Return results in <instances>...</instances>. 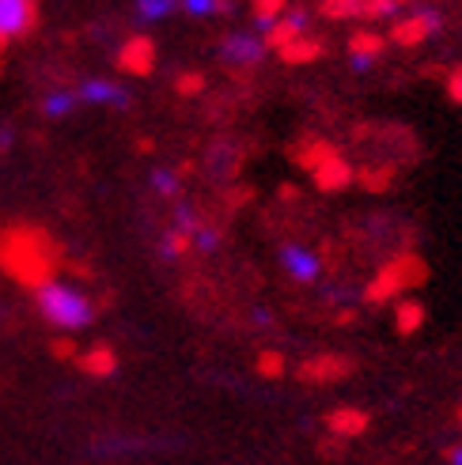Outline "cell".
<instances>
[{
    "mask_svg": "<svg viewBox=\"0 0 462 465\" xmlns=\"http://www.w3.org/2000/svg\"><path fill=\"white\" fill-rule=\"evenodd\" d=\"M227 54H236V57H258V45L254 42H227Z\"/></svg>",
    "mask_w": 462,
    "mask_h": 465,
    "instance_id": "23",
    "label": "cell"
},
{
    "mask_svg": "<svg viewBox=\"0 0 462 465\" xmlns=\"http://www.w3.org/2000/svg\"><path fill=\"white\" fill-rule=\"evenodd\" d=\"M296 38H304V19L299 15H281L276 23H269V31H266L269 50H285V45L296 42Z\"/></svg>",
    "mask_w": 462,
    "mask_h": 465,
    "instance_id": "8",
    "label": "cell"
},
{
    "mask_svg": "<svg viewBox=\"0 0 462 465\" xmlns=\"http://www.w3.org/2000/svg\"><path fill=\"white\" fill-rule=\"evenodd\" d=\"M152 185H156V193L175 197L178 193V171H156L152 174Z\"/></svg>",
    "mask_w": 462,
    "mask_h": 465,
    "instance_id": "22",
    "label": "cell"
},
{
    "mask_svg": "<svg viewBox=\"0 0 462 465\" xmlns=\"http://www.w3.org/2000/svg\"><path fill=\"white\" fill-rule=\"evenodd\" d=\"M276 197H281V201H296V197H299V190H296V185H292V182H285V185H281V190H276Z\"/></svg>",
    "mask_w": 462,
    "mask_h": 465,
    "instance_id": "28",
    "label": "cell"
},
{
    "mask_svg": "<svg viewBox=\"0 0 462 465\" xmlns=\"http://www.w3.org/2000/svg\"><path fill=\"white\" fill-rule=\"evenodd\" d=\"M281 15H285V0H254V19L266 23V27L276 23Z\"/></svg>",
    "mask_w": 462,
    "mask_h": 465,
    "instance_id": "19",
    "label": "cell"
},
{
    "mask_svg": "<svg viewBox=\"0 0 462 465\" xmlns=\"http://www.w3.org/2000/svg\"><path fill=\"white\" fill-rule=\"evenodd\" d=\"M447 95H451L455 103H462V68H458V73H451V80H447Z\"/></svg>",
    "mask_w": 462,
    "mask_h": 465,
    "instance_id": "25",
    "label": "cell"
},
{
    "mask_svg": "<svg viewBox=\"0 0 462 465\" xmlns=\"http://www.w3.org/2000/svg\"><path fill=\"white\" fill-rule=\"evenodd\" d=\"M421 322H425V307L413 303V299H406V303L398 307V330H402V333H417Z\"/></svg>",
    "mask_w": 462,
    "mask_h": 465,
    "instance_id": "16",
    "label": "cell"
},
{
    "mask_svg": "<svg viewBox=\"0 0 462 465\" xmlns=\"http://www.w3.org/2000/svg\"><path fill=\"white\" fill-rule=\"evenodd\" d=\"M276 54H281L285 64H307V61H318L326 50H322V42H315V38H296V42H288L285 50H276Z\"/></svg>",
    "mask_w": 462,
    "mask_h": 465,
    "instance_id": "11",
    "label": "cell"
},
{
    "mask_svg": "<svg viewBox=\"0 0 462 465\" xmlns=\"http://www.w3.org/2000/svg\"><path fill=\"white\" fill-rule=\"evenodd\" d=\"M334 155H337V148H334L330 141H307V144L299 148L292 159H296L299 167H304V171L311 174L315 167H322V163H326V159H334Z\"/></svg>",
    "mask_w": 462,
    "mask_h": 465,
    "instance_id": "12",
    "label": "cell"
},
{
    "mask_svg": "<svg viewBox=\"0 0 462 465\" xmlns=\"http://www.w3.org/2000/svg\"><path fill=\"white\" fill-rule=\"evenodd\" d=\"M35 307L42 314L45 325H54L61 333H80L95 322V303L84 288H76L73 281H61V276H45L35 288Z\"/></svg>",
    "mask_w": 462,
    "mask_h": 465,
    "instance_id": "1",
    "label": "cell"
},
{
    "mask_svg": "<svg viewBox=\"0 0 462 465\" xmlns=\"http://www.w3.org/2000/svg\"><path fill=\"white\" fill-rule=\"evenodd\" d=\"M425 281V262L417 258H398V262H390L383 272H379V281L367 288V299H387V295H395L409 284H421Z\"/></svg>",
    "mask_w": 462,
    "mask_h": 465,
    "instance_id": "2",
    "label": "cell"
},
{
    "mask_svg": "<svg viewBox=\"0 0 462 465\" xmlns=\"http://www.w3.org/2000/svg\"><path fill=\"white\" fill-rule=\"evenodd\" d=\"M80 106V99H76V91H65V87H54V91H45V99H42V114L50 122H57V118H68Z\"/></svg>",
    "mask_w": 462,
    "mask_h": 465,
    "instance_id": "10",
    "label": "cell"
},
{
    "mask_svg": "<svg viewBox=\"0 0 462 465\" xmlns=\"http://www.w3.org/2000/svg\"><path fill=\"white\" fill-rule=\"evenodd\" d=\"M178 8L190 12V15H216V12H224L227 5H224V0H178Z\"/></svg>",
    "mask_w": 462,
    "mask_h": 465,
    "instance_id": "21",
    "label": "cell"
},
{
    "mask_svg": "<svg viewBox=\"0 0 462 465\" xmlns=\"http://www.w3.org/2000/svg\"><path fill=\"white\" fill-rule=\"evenodd\" d=\"M436 19L432 12H417V15H406V19H398L395 27H390V42L395 45H402V50H409V45H421L432 31H436Z\"/></svg>",
    "mask_w": 462,
    "mask_h": 465,
    "instance_id": "4",
    "label": "cell"
},
{
    "mask_svg": "<svg viewBox=\"0 0 462 465\" xmlns=\"http://www.w3.org/2000/svg\"><path fill=\"white\" fill-rule=\"evenodd\" d=\"M190 246H194V239L186 235V231H167L164 246H159V250H164V258H182V253H186Z\"/></svg>",
    "mask_w": 462,
    "mask_h": 465,
    "instance_id": "18",
    "label": "cell"
},
{
    "mask_svg": "<svg viewBox=\"0 0 462 465\" xmlns=\"http://www.w3.org/2000/svg\"><path fill=\"white\" fill-rule=\"evenodd\" d=\"M311 178H315V190H322V193H337V190H345V185L353 182V167H349V163H345L341 155H334V159L322 163V167H315Z\"/></svg>",
    "mask_w": 462,
    "mask_h": 465,
    "instance_id": "6",
    "label": "cell"
},
{
    "mask_svg": "<svg viewBox=\"0 0 462 465\" xmlns=\"http://www.w3.org/2000/svg\"><path fill=\"white\" fill-rule=\"evenodd\" d=\"M398 8V0H360V19H383V15H390Z\"/></svg>",
    "mask_w": 462,
    "mask_h": 465,
    "instance_id": "20",
    "label": "cell"
},
{
    "mask_svg": "<svg viewBox=\"0 0 462 465\" xmlns=\"http://www.w3.org/2000/svg\"><path fill=\"white\" fill-rule=\"evenodd\" d=\"M152 57H156L152 42L148 38H133L122 50V68H129V73H136V76H145V73H152Z\"/></svg>",
    "mask_w": 462,
    "mask_h": 465,
    "instance_id": "9",
    "label": "cell"
},
{
    "mask_svg": "<svg viewBox=\"0 0 462 465\" xmlns=\"http://www.w3.org/2000/svg\"><path fill=\"white\" fill-rule=\"evenodd\" d=\"M360 185H364V190H372V193H383L387 190V185H390V178H395V171H390V167H364V171H357L353 174Z\"/></svg>",
    "mask_w": 462,
    "mask_h": 465,
    "instance_id": "14",
    "label": "cell"
},
{
    "mask_svg": "<svg viewBox=\"0 0 462 465\" xmlns=\"http://www.w3.org/2000/svg\"><path fill=\"white\" fill-rule=\"evenodd\" d=\"M178 8V0H136V15H141L145 23H156V19H164Z\"/></svg>",
    "mask_w": 462,
    "mask_h": 465,
    "instance_id": "15",
    "label": "cell"
},
{
    "mask_svg": "<svg viewBox=\"0 0 462 465\" xmlns=\"http://www.w3.org/2000/svg\"><path fill=\"white\" fill-rule=\"evenodd\" d=\"M12 144H15V129L0 125V152H12Z\"/></svg>",
    "mask_w": 462,
    "mask_h": 465,
    "instance_id": "26",
    "label": "cell"
},
{
    "mask_svg": "<svg viewBox=\"0 0 462 465\" xmlns=\"http://www.w3.org/2000/svg\"><path fill=\"white\" fill-rule=\"evenodd\" d=\"M281 265H285V272L292 276V281H299V284H311L318 276V258L311 250H304V246H285L281 250Z\"/></svg>",
    "mask_w": 462,
    "mask_h": 465,
    "instance_id": "7",
    "label": "cell"
},
{
    "mask_svg": "<svg viewBox=\"0 0 462 465\" xmlns=\"http://www.w3.org/2000/svg\"><path fill=\"white\" fill-rule=\"evenodd\" d=\"M318 12L326 19H353L360 12V0H322Z\"/></svg>",
    "mask_w": 462,
    "mask_h": 465,
    "instance_id": "17",
    "label": "cell"
},
{
    "mask_svg": "<svg viewBox=\"0 0 462 465\" xmlns=\"http://www.w3.org/2000/svg\"><path fill=\"white\" fill-rule=\"evenodd\" d=\"M76 99L80 103H91V106H129L126 87L114 84V80H84L76 87Z\"/></svg>",
    "mask_w": 462,
    "mask_h": 465,
    "instance_id": "5",
    "label": "cell"
},
{
    "mask_svg": "<svg viewBox=\"0 0 462 465\" xmlns=\"http://www.w3.org/2000/svg\"><path fill=\"white\" fill-rule=\"evenodd\" d=\"M447 465H462V443L447 450Z\"/></svg>",
    "mask_w": 462,
    "mask_h": 465,
    "instance_id": "29",
    "label": "cell"
},
{
    "mask_svg": "<svg viewBox=\"0 0 462 465\" xmlns=\"http://www.w3.org/2000/svg\"><path fill=\"white\" fill-rule=\"evenodd\" d=\"M201 87H205L201 76H182V80H178V91H182V95H197Z\"/></svg>",
    "mask_w": 462,
    "mask_h": 465,
    "instance_id": "24",
    "label": "cell"
},
{
    "mask_svg": "<svg viewBox=\"0 0 462 465\" xmlns=\"http://www.w3.org/2000/svg\"><path fill=\"white\" fill-rule=\"evenodd\" d=\"M349 54H353L357 61L379 57V54H383V35H376V31H357V35L349 38Z\"/></svg>",
    "mask_w": 462,
    "mask_h": 465,
    "instance_id": "13",
    "label": "cell"
},
{
    "mask_svg": "<svg viewBox=\"0 0 462 465\" xmlns=\"http://www.w3.org/2000/svg\"><path fill=\"white\" fill-rule=\"evenodd\" d=\"M262 371L266 375H276V371H281V356H262Z\"/></svg>",
    "mask_w": 462,
    "mask_h": 465,
    "instance_id": "27",
    "label": "cell"
},
{
    "mask_svg": "<svg viewBox=\"0 0 462 465\" xmlns=\"http://www.w3.org/2000/svg\"><path fill=\"white\" fill-rule=\"evenodd\" d=\"M35 27V0H0V45Z\"/></svg>",
    "mask_w": 462,
    "mask_h": 465,
    "instance_id": "3",
    "label": "cell"
}]
</instances>
